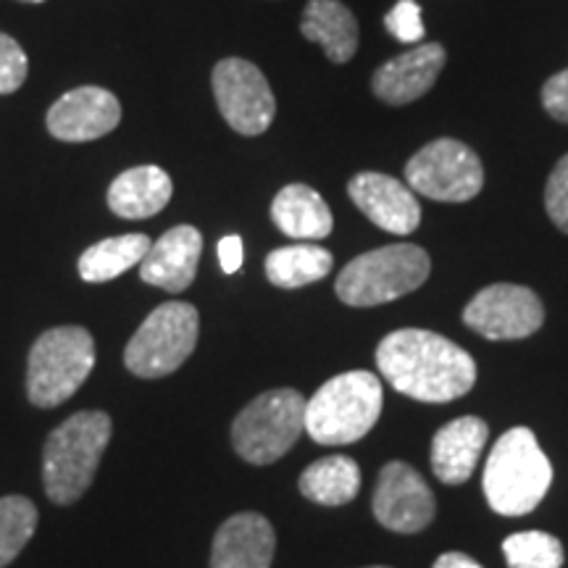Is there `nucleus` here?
I'll use <instances>...</instances> for the list:
<instances>
[{
  "label": "nucleus",
  "instance_id": "obj_1",
  "mask_svg": "<svg viewBox=\"0 0 568 568\" xmlns=\"http://www.w3.org/2000/svg\"><path fill=\"white\" fill-rule=\"evenodd\" d=\"M379 374L400 395L422 403H450L477 382V364L464 347L426 329H397L376 347Z\"/></svg>",
  "mask_w": 568,
  "mask_h": 568
},
{
  "label": "nucleus",
  "instance_id": "obj_2",
  "mask_svg": "<svg viewBox=\"0 0 568 568\" xmlns=\"http://www.w3.org/2000/svg\"><path fill=\"white\" fill-rule=\"evenodd\" d=\"M111 416L80 410L55 426L42 447V485L55 506H71L88 493L111 443Z\"/></svg>",
  "mask_w": 568,
  "mask_h": 568
},
{
  "label": "nucleus",
  "instance_id": "obj_3",
  "mask_svg": "<svg viewBox=\"0 0 568 568\" xmlns=\"http://www.w3.org/2000/svg\"><path fill=\"white\" fill-rule=\"evenodd\" d=\"M552 485V466L535 432L516 426L497 439L485 464L481 489L489 508L500 516H527Z\"/></svg>",
  "mask_w": 568,
  "mask_h": 568
},
{
  "label": "nucleus",
  "instance_id": "obj_4",
  "mask_svg": "<svg viewBox=\"0 0 568 568\" xmlns=\"http://www.w3.org/2000/svg\"><path fill=\"white\" fill-rule=\"evenodd\" d=\"M385 395L372 372L332 376L305 403V432L318 445H353L379 422Z\"/></svg>",
  "mask_w": 568,
  "mask_h": 568
},
{
  "label": "nucleus",
  "instance_id": "obj_5",
  "mask_svg": "<svg viewBox=\"0 0 568 568\" xmlns=\"http://www.w3.org/2000/svg\"><path fill=\"white\" fill-rule=\"evenodd\" d=\"M432 261L424 247L410 243L385 245L353 258L335 282V293L353 308L393 303L429 280Z\"/></svg>",
  "mask_w": 568,
  "mask_h": 568
},
{
  "label": "nucleus",
  "instance_id": "obj_6",
  "mask_svg": "<svg viewBox=\"0 0 568 568\" xmlns=\"http://www.w3.org/2000/svg\"><path fill=\"white\" fill-rule=\"evenodd\" d=\"M95 368V339L84 326H53L34 339L27 361V395L38 408H55Z\"/></svg>",
  "mask_w": 568,
  "mask_h": 568
},
{
  "label": "nucleus",
  "instance_id": "obj_7",
  "mask_svg": "<svg viewBox=\"0 0 568 568\" xmlns=\"http://www.w3.org/2000/svg\"><path fill=\"white\" fill-rule=\"evenodd\" d=\"M305 397L297 389H268L240 410L232 424L237 456L253 466H266L287 456L305 432Z\"/></svg>",
  "mask_w": 568,
  "mask_h": 568
},
{
  "label": "nucleus",
  "instance_id": "obj_8",
  "mask_svg": "<svg viewBox=\"0 0 568 568\" xmlns=\"http://www.w3.org/2000/svg\"><path fill=\"white\" fill-rule=\"evenodd\" d=\"M201 335V316L190 303L172 301L153 311L134 332L124 351V364L140 379L174 374L190 358Z\"/></svg>",
  "mask_w": 568,
  "mask_h": 568
},
{
  "label": "nucleus",
  "instance_id": "obj_9",
  "mask_svg": "<svg viewBox=\"0 0 568 568\" xmlns=\"http://www.w3.org/2000/svg\"><path fill=\"white\" fill-rule=\"evenodd\" d=\"M410 190L443 203H466L485 187V166L464 142L443 138L429 142L406 166Z\"/></svg>",
  "mask_w": 568,
  "mask_h": 568
},
{
  "label": "nucleus",
  "instance_id": "obj_10",
  "mask_svg": "<svg viewBox=\"0 0 568 568\" xmlns=\"http://www.w3.org/2000/svg\"><path fill=\"white\" fill-rule=\"evenodd\" d=\"M213 95L234 132L255 138L274 122L276 101L264 71L245 59H224L213 69Z\"/></svg>",
  "mask_w": 568,
  "mask_h": 568
},
{
  "label": "nucleus",
  "instance_id": "obj_11",
  "mask_svg": "<svg viewBox=\"0 0 568 568\" xmlns=\"http://www.w3.org/2000/svg\"><path fill=\"white\" fill-rule=\"evenodd\" d=\"M542 301L521 284L479 290L464 308V324L485 339H524L542 326Z\"/></svg>",
  "mask_w": 568,
  "mask_h": 568
},
{
  "label": "nucleus",
  "instance_id": "obj_12",
  "mask_svg": "<svg viewBox=\"0 0 568 568\" xmlns=\"http://www.w3.org/2000/svg\"><path fill=\"white\" fill-rule=\"evenodd\" d=\"M382 527L397 535H416L435 521L437 500L422 474L403 460H389L379 471L372 500Z\"/></svg>",
  "mask_w": 568,
  "mask_h": 568
},
{
  "label": "nucleus",
  "instance_id": "obj_13",
  "mask_svg": "<svg viewBox=\"0 0 568 568\" xmlns=\"http://www.w3.org/2000/svg\"><path fill=\"white\" fill-rule=\"evenodd\" d=\"M48 132L61 142H90L113 132L122 122V103L111 90L77 88L48 111Z\"/></svg>",
  "mask_w": 568,
  "mask_h": 568
},
{
  "label": "nucleus",
  "instance_id": "obj_14",
  "mask_svg": "<svg viewBox=\"0 0 568 568\" xmlns=\"http://www.w3.org/2000/svg\"><path fill=\"white\" fill-rule=\"evenodd\" d=\"M351 201L364 211L368 222L389 234H410L422 224V205L414 190L393 176L379 172H364L347 184Z\"/></svg>",
  "mask_w": 568,
  "mask_h": 568
},
{
  "label": "nucleus",
  "instance_id": "obj_15",
  "mask_svg": "<svg viewBox=\"0 0 568 568\" xmlns=\"http://www.w3.org/2000/svg\"><path fill=\"white\" fill-rule=\"evenodd\" d=\"M203 253V234L190 224L163 232L140 264V280L166 293H184L195 282Z\"/></svg>",
  "mask_w": 568,
  "mask_h": 568
},
{
  "label": "nucleus",
  "instance_id": "obj_16",
  "mask_svg": "<svg viewBox=\"0 0 568 568\" xmlns=\"http://www.w3.org/2000/svg\"><path fill=\"white\" fill-rule=\"evenodd\" d=\"M445 48L437 42L410 48V51L389 59L374 74V95L389 105H406L435 88L439 71L445 67Z\"/></svg>",
  "mask_w": 568,
  "mask_h": 568
},
{
  "label": "nucleus",
  "instance_id": "obj_17",
  "mask_svg": "<svg viewBox=\"0 0 568 568\" xmlns=\"http://www.w3.org/2000/svg\"><path fill=\"white\" fill-rule=\"evenodd\" d=\"M276 535L261 514H237L219 527L211 548V568H272Z\"/></svg>",
  "mask_w": 568,
  "mask_h": 568
},
{
  "label": "nucleus",
  "instance_id": "obj_18",
  "mask_svg": "<svg viewBox=\"0 0 568 568\" xmlns=\"http://www.w3.org/2000/svg\"><path fill=\"white\" fill-rule=\"evenodd\" d=\"M489 429L479 416H460L437 429L432 439V471L443 485H464L471 479L481 453H485Z\"/></svg>",
  "mask_w": 568,
  "mask_h": 568
},
{
  "label": "nucleus",
  "instance_id": "obj_19",
  "mask_svg": "<svg viewBox=\"0 0 568 568\" xmlns=\"http://www.w3.org/2000/svg\"><path fill=\"white\" fill-rule=\"evenodd\" d=\"M172 176L161 166H134L119 174L109 187V209L122 219H151L172 201Z\"/></svg>",
  "mask_w": 568,
  "mask_h": 568
},
{
  "label": "nucleus",
  "instance_id": "obj_20",
  "mask_svg": "<svg viewBox=\"0 0 568 568\" xmlns=\"http://www.w3.org/2000/svg\"><path fill=\"white\" fill-rule=\"evenodd\" d=\"M272 222L287 237L311 240V243L329 237L332 226H335L329 205L308 184H287L276 193L272 203Z\"/></svg>",
  "mask_w": 568,
  "mask_h": 568
},
{
  "label": "nucleus",
  "instance_id": "obj_21",
  "mask_svg": "<svg viewBox=\"0 0 568 568\" xmlns=\"http://www.w3.org/2000/svg\"><path fill=\"white\" fill-rule=\"evenodd\" d=\"M301 32L324 48L326 59L347 63L358 51V21L339 0H308L303 9Z\"/></svg>",
  "mask_w": 568,
  "mask_h": 568
},
{
  "label": "nucleus",
  "instance_id": "obj_22",
  "mask_svg": "<svg viewBox=\"0 0 568 568\" xmlns=\"http://www.w3.org/2000/svg\"><path fill=\"white\" fill-rule=\"evenodd\" d=\"M303 497L318 506H347L361 489V468L351 456H326L311 464L297 479Z\"/></svg>",
  "mask_w": 568,
  "mask_h": 568
},
{
  "label": "nucleus",
  "instance_id": "obj_23",
  "mask_svg": "<svg viewBox=\"0 0 568 568\" xmlns=\"http://www.w3.org/2000/svg\"><path fill=\"white\" fill-rule=\"evenodd\" d=\"M151 245L148 234H122V237L101 240L80 255V276L90 284L116 280L132 266H140Z\"/></svg>",
  "mask_w": 568,
  "mask_h": 568
},
{
  "label": "nucleus",
  "instance_id": "obj_24",
  "mask_svg": "<svg viewBox=\"0 0 568 568\" xmlns=\"http://www.w3.org/2000/svg\"><path fill=\"white\" fill-rule=\"evenodd\" d=\"M332 253L322 245H287L266 255V276L274 287L297 290L324 280L332 272Z\"/></svg>",
  "mask_w": 568,
  "mask_h": 568
},
{
  "label": "nucleus",
  "instance_id": "obj_25",
  "mask_svg": "<svg viewBox=\"0 0 568 568\" xmlns=\"http://www.w3.org/2000/svg\"><path fill=\"white\" fill-rule=\"evenodd\" d=\"M38 529V508L30 497L6 495L0 497V568L19 558Z\"/></svg>",
  "mask_w": 568,
  "mask_h": 568
},
{
  "label": "nucleus",
  "instance_id": "obj_26",
  "mask_svg": "<svg viewBox=\"0 0 568 568\" xmlns=\"http://www.w3.org/2000/svg\"><path fill=\"white\" fill-rule=\"evenodd\" d=\"M503 556L508 568H560L564 545L548 531H518L503 542Z\"/></svg>",
  "mask_w": 568,
  "mask_h": 568
},
{
  "label": "nucleus",
  "instance_id": "obj_27",
  "mask_svg": "<svg viewBox=\"0 0 568 568\" xmlns=\"http://www.w3.org/2000/svg\"><path fill=\"white\" fill-rule=\"evenodd\" d=\"M30 61L11 34L0 32V95H11L27 80Z\"/></svg>",
  "mask_w": 568,
  "mask_h": 568
},
{
  "label": "nucleus",
  "instance_id": "obj_28",
  "mask_svg": "<svg viewBox=\"0 0 568 568\" xmlns=\"http://www.w3.org/2000/svg\"><path fill=\"white\" fill-rule=\"evenodd\" d=\"M545 209L552 224L568 234V153L556 163L548 184H545Z\"/></svg>",
  "mask_w": 568,
  "mask_h": 568
},
{
  "label": "nucleus",
  "instance_id": "obj_29",
  "mask_svg": "<svg viewBox=\"0 0 568 568\" xmlns=\"http://www.w3.org/2000/svg\"><path fill=\"white\" fill-rule=\"evenodd\" d=\"M387 32L400 42H416L424 38V21H422V6L414 0H400L385 17Z\"/></svg>",
  "mask_w": 568,
  "mask_h": 568
},
{
  "label": "nucleus",
  "instance_id": "obj_30",
  "mask_svg": "<svg viewBox=\"0 0 568 568\" xmlns=\"http://www.w3.org/2000/svg\"><path fill=\"white\" fill-rule=\"evenodd\" d=\"M542 105L556 122L568 124V69L552 74L542 84Z\"/></svg>",
  "mask_w": 568,
  "mask_h": 568
},
{
  "label": "nucleus",
  "instance_id": "obj_31",
  "mask_svg": "<svg viewBox=\"0 0 568 568\" xmlns=\"http://www.w3.org/2000/svg\"><path fill=\"white\" fill-rule=\"evenodd\" d=\"M219 264L226 274L240 272V266H243V240L237 234H226V237L219 240Z\"/></svg>",
  "mask_w": 568,
  "mask_h": 568
},
{
  "label": "nucleus",
  "instance_id": "obj_32",
  "mask_svg": "<svg viewBox=\"0 0 568 568\" xmlns=\"http://www.w3.org/2000/svg\"><path fill=\"white\" fill-rule=\"evenodd\" d=\"M432 568H485V566L477 564L471 556H466V552H443Z\"/></svg>",
  "mask_w": 568,
  "mask_h": 568
},
{
  "label": "nucleus",
  "instance_id": "obj_33",
  "mask_svg": "<svg viewBox=\"0 0 568 568\" xmlns=\"http://www.w3.org/2000/svg\"><path fill=\"white\" fill-rule=\"evenodd\" d=\"M21 3H45V0H21Z\"/></svg>",
  "mask_w": 568,
  "mask_h": 568
},
{
  "label": "nucleus",
  "instance_id": "obj_34",
  "mask_svg": "<svg viewBox=\"0 0 568 568\" xmlns=\"http://www.w3.org/2000/svg\"><path fill=\"white\" fill-rule=\"evenodd\" d=\"M368 568H389V566H368Z\"/></svg>",
  "mask_w": 568,
  "mask_h": 568
}]
</instances>
